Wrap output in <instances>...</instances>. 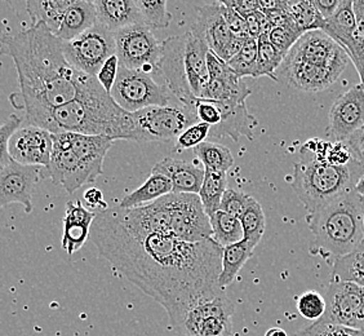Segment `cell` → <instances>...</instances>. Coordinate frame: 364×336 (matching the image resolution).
<instances>
[{"label":"cell","instance_id":"cell-1","mask_svg":"<svg viewBox=\"0 0 364 336\" xmlns=\"http://www.w3.org/2000/svg\"><path fill=\"white\" fill-rule=\"evenodd\" d=\"M90 238L104 259L167 315L218 286L223 247L213 239L188 243L141 229L119 207L96 214Z\"/></svg>","mask_w":364,"mask_h":336},{"label":"cell","instance_id":"cell-2","mask_svg":"<svg viewBox=\"0 0 364 336\" xmlns=\"http://www.w3.org/2000/svg\"><path fill=\"white\" fill-rule=\"evenodd\" d=\"M0 55L14 60L26 122L77 98L90 78L71 68L63 41L43 23L1 38Z\"/></svg>","mask_w":364,"mask_h":336},{"label":"cell","instance_id":"cell-3","mask_svg":"<svg viewBox=\"0 0 364 336\" xmlns=\"http://www.w3.org/2000/svg\"><path fill=\"white\" fill-rule=\"evenodd\" d=\"M28 125L47 130L53 135L80 133L106 136L115 141H134L132 115L112 100L95 77L88 78L77 98L44 112Z\"/></svg>","mask_w":364,"mask_h":336},{"label":"cell","instance_id":"cell-4","mask_svg":"<svg viewBox=\"0 0 364 336\" xmlns=\"http://www.w3.org/2000/svg\"><path fill=\"white\" fill-rule=\"evenodd\" d=\"M350 58L323 30L302 34L280 65L286 83L300 91L321 92L336 83Z\"/></svg>","mask_w":364,"mask_h":336},{"label":"cell","instance_id":"cell-5","mask_svg":"<svg viewBox=\"0 0 364 336\" xmlns=\"http://www.w3.org/2000/svg\"><path fill=\"white\" fill-rule=\"evenodd\" d=\"M306 221L314 237L309 251L328 263L348 255L364 241L360 202L354 190L308 214Z\"/></svg>","mask_w":364,"mask_h":336},{"label":"cell","instance_id":"cell-6","mask_svg":"<svg viewBox=\"0 0 364 336\" xmlns=\"http://www.w3.org/2000/svg\"><path fill=\"white\" fill-rule=\"evenodd\" d=\"M300 154L301 161L294 164L291 187L308 214L354 190L364 175V167L355 161L349 166L336 167L302 147Z\"/></svg>","mask_w":364,"mask_h":336},{"label":"cell","instance_id":"cell-7","mask_svg":"<svg viewBox=\"0 0 364 336\" xmlns=\"http://www.w3.org/2000/svg\"><path fill=\"white\" fill-rule=\"evenodd\" d=\"M234 304L223 288H213L168 315L172 329L183 336H231Z\"/></svg>","mask_w":364,"mask_h":336},{"label":"cell","instance_id":"cell-8","mask_svg":"<svg viewBox=\"0 0 364 336\" xmlns=\"http://www.w3.org/2000/svg\"><path fill=\"white\" fill-rule=\"evenodd\" d=\"M131 115L136 142L173 140L199 122L196 110L181 105L151 106Z\"/></svg>","mask_w":364,"mask_h":336},{"label":"cell","instance_id":"cell-9","mask_svg":"<svg viewBox=\"0 0 364 336\" xmlns=\"http://www.w3.org/2000/svg\"><path fill=\"white\" fill-rule=\"evenodd\" d=\"M110 96L124 112H140L151 106H168L171 93L159 84L153 74L142 70H129L123 66L112 85Z\"/></svg>","mask_w":364,"mask_h":336},{"label":"cell","instance_id":"cell-10","mask_svg":"<svg viewBox=\"0 0 364 336\" xmlns=\"http://www.w3.org/2000/svg\"><path fill=\"white\" fill-rule=\"evenodd\" d=\"M161 199L167 211L171 236L188 243L212 239L210 217L204 212L198 194L171 193Z\"/></svg>","mask_w":364,"mask_h":336},{"label":"cell","instance_id":"cell-11","mask_svg":"<svg viewBox=\"0 0 364 336\" xmlns=\"http://www.w3.org/2000/svg\"><path fill=\"white\" fill-rule=\"evenodd\" d=\"M63 51L71 68L96 78L102 65L115 55L114 33L96 23L77 38L63 42Z\"/></svg>","mask_w":364,"mask_h":336},{"label":"cell","instance_id":"cell-12","mask_svg":"<svg viewBox=\"0 0 364 336\" xmlns=\"http://www.w3.org/2000/svg\"><path fill=\"white\" fill-rule=\"evenodd\" d=\"M115 55L119 66L149 74L156 71L161 60V44L145 25H134L114 33Z\"/></svg>","mask_w":364,"mask_h":336},{"label":"cell","instance_id":"cell-13","mask_svg":"<svg viewBox=\"0 0 364 336\" xmlns=\"http://www.w3.org/2000/svg\"><path fill=\"white\" fill-rule=\"evenodd\" d=\"M53 149L46 171L53 184L63 187L69 194L97 180L98 176L87 167L73 152L65 133L53 135Z\"/></svg>","mask_w":364,"mask_h":336},{"label":"cell","instance_id":"cell-14","mask_svg":"<svg viewBox=\"0 0 364 336\" xmlns=\"http://www.w3.org/2000/svg\"><path fill=\"white\" fill-rule=\"evenodd\" d=\"M326 313L321 320L353 329H364V288L346 282H329Z\"/></svg>","mask_w":364,"mask_h":336},{"label":"cell","instance_id":"cell-15","mask_svg":"<svg viewBox=\"0 0 364 336\" xmlns=\"http://www.w3.org/2000/svg\"><path fill=\"white\" fill-rule=\"evenodd\" d=\"M183 36H171L161 43V60L156 73L163 79V85L175 96L180 105L196 110V98L190 91L183 63Z\"/></svg>","mask_w":364,"mask_h":336},{"label":"cell","instance_id":"cell-16","mask_svg":"<svg viewBox=\"0 0 364 336\" xmlns=\"http://www.w3.org/2000/svg\"><path fill=\"white\" fill-rule=\"evenodd\" d=\"M364 128V85L358 84L336 98L328 114L329 142H343Z\"/></svg>","mask_w":364,"mask_h":336},{"label":"cell","instance_id":"cell-17","mask_svg":"<svg viewBox=\"0 0 364 336\" xmlns=\"http://www.w3.org/2000/svg\"><path fill=\"white\" fill-rule=\"evenodd\" d=\"M42 176L41 166H23L14 161L0 169V209L18 204L31 214L33 196Z\"/></svg>","mask_w":364,"mask_h":336},{"label":"cell","instance_id":"cell-18","mask_svg":"<svg viewBox=\"0 0 364 336\" xmlns=\"http://www.w3.org/2000/svg\"><path fill=\"white\" fill-rule=\"evenodd\" d=\"M53 149V136L36 126H21L12 135L8 152L12 161L23 166L48 168Z\"/></svg>","mask_w":364,"mask_h":336},{"label":"cell","instance_id":"cell-19","mask_svg":"<svg viewBox=\"0 0 364 336\" xmlns=\"http://www.w3.org/2000/svg\"><path fill=\"white\" fill-rule=\"evenodd\" d=\"M189 31L198 39L203 41L216 56L232 38L221 14L220 1L199 8L196 21L191 23Z\"/></svg>","mask_w":364,"mask_h":336},{"label":"cell","instance_id":"cell-20","mask_svg":"<svg viewBox=\"0 0 364 336\" xmlns=\"http://www.w3.org/2000/svg\"><path fill=\"white\" fill-rule=\"evenodd\" d=\"M213 103L221 112V122L210 128V137H230L231 140L238 141L245 136L248 140H253L257 120L248 112L245 103Z\"/></svg>","mask_w":364,"mask_h":336},{"label":"cell","instance_id":"cell-21","mask_svg":"<svg viewBox=\"0 0 364 336\" xmlns=\"http://www.w3.org/2000/svg\"><path fill=\"white\" fill-rule=\"evenodd\" d=\"M95 219L96 212L85 209L79 199L69 201L66 204L61 246L69 256L79 251L85 246L87 239L90 238Z\"/></svg>","mask_w":364,"mask_h":336},{"label":"cell","instance_id":"cell-22","mask_svg":"<svg viewBox=\"0 0 364 336\" xmlns=\"http://www.w3.org/2000/svg\"><path fill=\"white\" fill-rule=\"evenodd\" d=\"M151 174L166 176L172 184L173 193L198 194L203 184L204 167L193 162L164 158L155 164Z\"/></svg>","mask_w":364,"mask_h":336},{"label":"cell","instance_id":"cell-23","mask_svg":"<svg viewBox=\"0 0 364 336\" xmlns=\"http://www.w3.org/2000/svg\"><path fill=\"white\" fill-rule=\"evenodd\" d=\"M183 63L186 79L193 96L199 98L205 84L210 80L207 69V53L210 48L203 41L196 38L190 31L183 34Z\"/></svg>","mask_w":364,"mask_h":336},{"label":"cell","instance_id":"cell-24","mask_svg":"<svg viewBox=\"0 0 364 336\" xmlns=\"http://www.w3.org/2000/svg\"><path fill=\"white\" fill-rule=\"evenodd\" d=\"M97 23L115 33L122 28L144 25L136 0H95Z\"/></svg>","mask_w":364,"mask_h":336},{"label":"cell","instance_id":"cell-25","mask_svg":"<svg viewBox=\"0 0 364 336\" xmlns=\"http://www.w3.org/2000/svg\"><path fill=\"white\" fill-rule=\"evenodd\" d=\"M73 152L77 158L91 168L96 175H102L104 159L115 140L106 136H90L80 133H65Z\"/></svg>","mask_w":364,"mask_h":336},{"label":"cell","instance_id":"cell-26","mask_svg":"<svg viewBox=\"0 0 364 336\" xmlns=\"http://www.w3.org/2000/svg\"><path fill=\"white\" fill-rule=\"evenodd\" d=\"M97 23V14L93 1L85 0H73L70 7L68 8L63 16L61 26L56 36L63 42H69L71 39L83 34L88 28H93Z\"/></svg>","mask_w":364,"mask_h":336},{"label":"cell","instance_id":"cell-27","mask_svg":"<svg viewBox=\"0 0 364 336\" xmlns=\"http://www.w3.org/2000/svg\"><path fill=\"white\" fill-rule=\"evenodd\" d=\"M71 3L73 0H28L26 1V11L33 25L43 23L52 34L56 36L63 16Z\"/></svg>","mask_w":364,"mask_h":336},{"label":"cell","instance_id":"cell-28","mask_svg":"<svg viewBox=\"0 0 364 336\" xmlns=\"http://www.w3.org/2000/svg\"><path fill=\"white\" fill-rule=\"evenodd\" d=\"M173 193L172 184L166 176L151 174L140 188L127 194L119 202V209H136L145 204H153L163 196Z\"/></svg>","mask_w":364,"mask_h":336},{"label":"cell","instance_id":"cell-29","mask_svg":"<svg viewBox=\"0 0 364 336\" xmlns=\"http://www.w3.org/2000/svg\"><path fill=\"white\" fill-rule=\"evenodd\" d=\"M250 95L251 90L243 79L232 77L229 79H210L199 98L216 103H245Z\"/></svg>","mask_w":364,"mask_h":336},{"label":"cell","instance_id":"cell-30","mask_svg":"<svg viewBox=\"0 0 364 336\" xmlns=\"http://www.w3.org/2000/svg\"><path fill=\"white\" fill-rule=\"evenodd\" d=\"M329 282H346L364 288V241L349 252L332 263Z\"/></svg>","mask_w":364,"mask_h":336},{"label":"cell","instance_id":"cell-31","mask_svg":"<svg viewBox=\"0 0 364 336\" xmlns=\"http://www.w3.org/2000/svg\"><path fill=\"white\" fill-rule=\"evenodd\" d=\"M253 250L242 239L238 243L226 246L223 248L221 272L218 275V288H225L237 278L240 269L252 258Z\"/></svg>","mask_w":364,"mask_h":336},{"label":"cell","instance_id":"cell-32","mask_svg":"<svg viewBox=\"0 0 364 336\" xmlns=\"http://www.w3.org/2000/svg\"><path fill=\"white\" fill-rule=\"evenodd\" d=\"M226 187H228L226 174L204 169L203 184L200 187L198 196L200 198V202L207 216L210 217L220 210Z\"/></svg>","mask_w":364,"mask_h":336},{"label":"cell","instance_id":"cell-33","mask_svg":"<svg viewBox=\"0 0 364 336\" xmlns=\"http://www.w3.org/2000/svg\"><path fill=\"white\" fill-rule=\"evenodd\" d=\"M212 239L221 246L238 243L243 239V229L238 217L226 214L224 211L218 210L210 216Z\"/></svg>","mask_w":364,"mask_h":336},{"label":"cell","instance_id":"cell-34","mask_svg":"<svg viewBox=\"0 0 364 336\" xmlns=\"http://www.w3.org/2000/svg\"><path fill=\"white\" fill-rule=\"evenodd\" d=\"M196 158L202 162L204 169L226 174L234 166V157L230 149L216 142L204 141L194 147Z\"/></svg>","mask_w":364,"mask_h":336},{"label":"cell","instance_id":"cell-35","mask_svg":"<svg viewBox=\"0 0 364 336\" xmlns=\"http://www.w3.org/2000/svg\"><path fill=\"white\" fill-rule=\"evenodd\" d=\"M239 220L243 229V241L255 250L265 233L267 217L261 204L253 196L248 207L245 209V214L239 217Z\"/></svg>","mask_w":364,"mask_h":336},{"label":"cell","instance_id":"cell-36","mask_svg":"<svg viewBox=\"0 0 364 336\" xmlns=\"http://www.w3.org/2000/svg\"><path fill=\"white\" fill-rule=\"evenodd\" d=\"M284 11L287 12L294 25L301 31L302 34L314 30H322L324 26V19L316 11L313 0H296L286 1Z\"/></svg>","mask_w":364,"mask_h":336},{"label":"cell","instance_id":"cell-37","mask_svg":"<svg viewBox=\"0 0 364 336\" xmlns=\"http://www.w3.org/2000/svg\"><path fill=\"white\" fill-rule=\"evenodd\" d=\"M259 52H257V63H256V75L255 78L269 77L273 80H278L277 73L280 65L284 60V56L278 49L269 42L267 34H262L257 39Z\"/></svg>","mask_w":364,"mask_h":336},{"label":"cell","instance_id":"cell-38","mask_svg":"<svg viewBox=\"0 0 364 336\" xmlns=\"http://www.w3.org/2000/svg\"><path fill=\"white\" fill-rule=\"evenodd\" d=\"M136 6L139 8L142 23L150 30L168 28L172 21V14L167 9L166 0H136Z\"/></svg>","mask_w":364,"mask_h":336},{"label":"cell","instance_id":"cell-39","mask_svg":"<svg viewBox=\"0 0 364 336\" xmlns=\"http://www.w3.org/2000/svg\"><path fill=\"white\" fill-rule=\"evenodd\" d=\"M257 39L248 38L245 46L239 51L238 55L230 60L228 65L240 79L245 77L255 78L256 75V63H257Z\"/></svg>","mask_w":364,"mask_h":336},{"label":"cell","instance_id":"cell-40","mask_svg":"<svg viewBox=\"0 0 364 336\" xmlns=\"http://www.w3.org/2000/svg\"><path fill=\"white\" fill-rule=\"evenodd\" d=\"M267 39L275 48L279 51L283 56H287L288 52L294 47L296 42L301 38L302 33L294 25V21H289L280 26H274L267 31Z\"/></svg>","mask_w":364,"mask_h":336},{"label":"cell","instance_id":"cell-41","mask_svg":"<svg viewBox=\"0 0 364 336\" xmlns=\"http://www.w3.org/2000/svg\"><path fill=\"white\" fill-rule=\"evenodd\" d=\"M294 336H364V329H353L336 323L318 320Z\"/></svg>","mask_w":364,"mask_h":336},{"label":"cell","instance_id":"cell-42","mask_svg":"<svg viewBox=\"0 0 364 336\" xmlns=\"http://www.w3.org/2000/svg\"><path fill=\"white\" fill-rule=\"evenodd\" d=\"M297 310L309 321H318L326 313V299L316 291H306L297 298Z\"/></svg>","mask_w":364,"mask_h":336},{"label":"cell","instance_id":"cell-43","mask_svg":"<svg viewBox=\"0 0 364 336\" xmlns=\"http://www.w3.org/2000/svg\"><path fill=\"white\" fill-rule=\"evenodd\" d=\"M210 128L212 126L203 122H196L194 125H191L176 139V149L177 150H186L191 147L194 149L199 144L204 142L207 137H210Z\"/></svg>","mask_w":364,"mask_h":336},{"label":"cell","instance_id":"cell-44","mask_svg":"<svg viewBox=\"0 0 364 336\" xmlns=\"http://www.w3.org/2000/svg\"><path fill=\"white\" fill-rule=\"evenodd\" d=\"M21 126L22 118L17 114H11L8 120L0 125V169H3L12 162V158L8 152V144L12 135Z\"/></svg>","mask_w":364,"mask_h":336},{"label":"cell","instance_id":"cell-45","mask_svg":"<svg viewBox=\"0 0 364 336\" xmlns=\"http://www.w3.org/2000/svg\"><path fill=\"white\" fill-rule=\"evenodd\" d=\"M252 196L238 191V190L226 189L221 201L220 210L224 211L232 216L240 217L245 214V209L248 207Z\"/></svg>","mask_w":364,"mask_h":336},{"label":"cell","instance_id":"cell-46","mask_svg":"<svg viewBox=\"0 0 364 336\" xmlns=\"http://www.w3.org/2000/svg\"><path fill=\"white\" fill-rule=\"evenodd\" d=\"M196 112L199 122H203L210 126H218V123L221 122L220 109L213 101H210V100L196 98Z\"/></svg>","mask_w":364,"mask_h":336},{"label":"cell","instance_id":"cell-47","mask_svg":"<svg viewBox=\"0 0 364 336\" xmlns=\"http://www.w3.org/2000/svg\"><path fill=\"white\" fill-rule=\"evenodd\" d=\"M220 4H221V14H223L228 28L230 30L231 36H235V38H242V39L250 38L247 33L245 19L240 14H237L234 9L224 6L221 1H220Z\"/></svg>","mask_w":364,"mask_h":336},{"label":"cell","instance_id":"cell-48","mask_svg":"<svg viewBox=\"0 0 364 336\" xmlns=\"http://www.w3.org/2000/svg\"><path fill=\"white\" fill-rule=\"evenodd\" d=\"M118 69H119V61H118V57L117 55L110 57L107 61H106L101 70L98 71L97 80L98 83L102 85V88L105 90L107 93H110L112 91V85L117 80L118 77Z\"/></svg>","mask_w":364,"mask_h":336},{"label":"cell","instance_id":"cell-49","mask_svg":"<svg viewBox=\"0 0 364 336\" xmlns=\"http://www.w3.org/2000/svg\"><path fill=\"white\" fill-rule=\"evenodd\" d=\"M326 161L329 164L336 167H345L349 166L354 159L351 158L350 152L348 150L343 142H329L327 153H326Z\"/></svg>","mask_w":364,"mask_h":336},{"label":"cell","instance_id":"cell-50","mask_svg":"<svg viewBox=\"0 0 364 336\" xmlns=\"http://www.w3.org/2000/svg\"><path fill=\"white\" fill-rule=\"evenodd\" d=\"M245 21L247 33L250 38L259 39V36L262 34H267V31H269L267 16L261 11H256L253 14H248L247 17H245Z\"/></svg>","mask_w":364,"mask_h":336},{"label":"cell","instance_id":"cell-51","mask_svg":"<svg viewBox=\"0 0 364 336\" xmlns=\"http://www.w3.org/2000/svg\"><path fill=\"white\" fill-rule=\"evenodd\" d=\"M343 144L350 152L351 158L364 167V128L353 133Z\"/></svg>","mask_w":364,"mask_h":336},{"label":"cell","instance_id":"cell-52","mask_svg":"<svg viewBox=\"0 0 364 336\" xmlns=\"http://www.w3.org/2000/svg\"><path fill=\"white\" fill-rule=\"evenodd\" d=\"M221 3L226 7L234 9L243 19L247 17L248 14L259 11V0H226V1H221Z\"/></svg>","mask_w":364,"mask_h":336},{"label":"cell","instance_id":"cell-53","mask_svg":"<svg viewBox=\"0 0 364 336\" xmlns=\"http://www.w3.org/2000/svg\"><path fill=\"white\" fill-rule=\"evenodd\" d=\"M85 209H93V210L101 211L109 209L107 204H106L105 198H104V193L97 188H90L85 191Z\"/></svg>","mask_w":364,"mask_h":336},{"label":"cell","instance_id":"cell-54","mask_svg":"<svg viewBox=\"0 0 364 336\" xmlns=\"http://www.w3.org/2000/svg\"><path fill=\"white\" fill-rule=\"evenodd\" d=\"M248 39V38H247ZM247 39H242V38H235L232 36L230 42L228 43L225 46L224 49L221 51V53L218 55V57L225 61V63H229L230 60H232L234 57L237 56L239 53V51L242 49V47L245 46V41Z\"/></svg>","mask_w":364,"mask_h":336},{"label":"cell","instance_id":"cell-55","mask_svg":"<svg viewBox=\"0 0 364 336\" xmlns=\"http://www.w3.org/2000/svg\"><path fill=\"white\" fill-rule=\"evenodd\" d=\"M340 3L341 0H313L314 7L324 19V21L328 20L329 17L336 12Z\"/></svg>","mask_w":364,"mask_h":336},{"label":"cell","instance_id":"cell-56","mask_svg":"<svg viewBox=\"0 0 364 336\" xmlns=\"http://www.w3.org/2000/svg\"><path fill=\"white\" fill-rule=\"evenodd\" d=\"M259 11L264 14L282 11L286 8V1L283 0H259Z\"/></svg>","mask_w":364,"mask_h":336},{"label":"cell","instance_id":"cell-57","mask_svg":"<svg viewBox=\"0 0 364 336\" xmlns=\"http://www.w3.org/2000/svg\"><path fill=\"white\" fill-rule=\"evenodd\" d=\"M353 12L355 20H364V0H353Z\"/></svg>","mask_w":364,"mask_h":336},{"label":"cell","instance_id":"cell-58","mask_svg":"<svg viewBox=\"0 0 364 336\" xmlns=\"http://www.w3.org/2000/svg\"><path fill=\"white\" fill-rule=\"evenodd\" d=\"M9 34H14V33L8 26L7 21H1L0 20V39L6 36H9Z\"/></svg>","mask_w":364,"mask_h":336},{"label":"cell","instance_id":"cell-59","mask_svg":"<svg viewBox=\"0 0 364 336\" xmlns=\"http://www.w3.org/2000/svg\"><path fill=\"white\" fill-rule=\"evenodd\" d=\"M265 336H288V334L280 327H272V329L267 330Z\"/></svg>","mask_w":364,"mask_h":336},{"label":"cell","instance_id":"cell-60","mask_svg":"<svg viewBox=\"0 0 364 336\" xmlns=\"http://www.w3.org/2000/svg\"><path fill=\"white\" fill-rule=\"evenodd\" d=\"M354 191L357 193L358 196H364V175L358 180L354 187Z\"/></svg>","mask_w":364,"mask_h":336},{"label":"cell","instance_id":"cell-61","mask_svg":"<svg viewBox=\"0 0 364 336\" xmlns=\"http://www.w3.org/2000/svg\"><path fill=\"white\" fill-rule=\"evenodd\" d=\"M359 202H360V211H362V219H363V233H364V196H359Z\"/></svg>","mask_w":364,"mask_h":336}]
</instances>
